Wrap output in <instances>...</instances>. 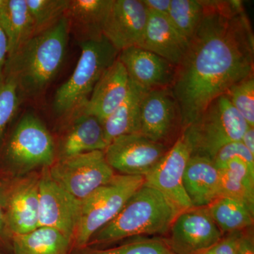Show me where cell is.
Segmentation results:
<instances>
[{"label": "cell", "instance_id": "5", "mask_svg": "<svg viewBox=\"0 0 254 254\" xmlns=\"http://www.w3.org/2000/svg\"><path fill=\"white\" fill-rule=\"evenodd\" d=\"M80 48L81 55L72 74L55 93L53 108L58 115L74 114L81 109L120 53L104 36L82 41Z\"/></svg>", "mask_w": 254, "mask_h": 254}, {"label": "cell", "instance_id": "3", "mask_svg": "<svg viewBox=\"0 0 254 254\" xmlns=\"http://www.w3.org/2000/svg\"><path fill=\"white\" fill-rule=\"evenodd\" d=\"M179 212L160 192L143 184L117 216L98 230L88 247L134 237L166 235Z\"/></svg>", "mask_w": 254, "mask_h": 254}, {"label": "cell", "instance_id": "11", "mask_svg": "<svg viewBox=\"0 0 254 254\" xmlns=\"http://www.w3.org/2000/svg\"><path fill=\"white\" fill-rule=\"evenodd\" d=\"M170 148L137 133L115 138L104 153L114 171L116 170L120 175L144 177Z\"/></svg>", "mask_w": 254, "mask_h": 254}, {"label": "cell", "instance_id": "2", "mask_svg": "<svg viewBox=\"0 0 254 254\" xmlns=\"http://www.w3.org/2000/svg\"><path fill=\"white\" fill-rule=\"evenodd\" d=\"M70 29L64 15L53 26L34 35L8 58L4 76L14 80L19 93L36 97L48 88L64 60Z\"/></svg>", "mask_w": 254, "mask_h": 254}, {"label": "cell", "instance_id": "19", "mask_svg": "<svg viewBox=\"0 0 254 254\" xmlns=\"http://www.w3.org/2000/svg\"><path fill=\"white\" fill-rule=\"evenodd\" d=\"M188 43L168 17L149 12L140 48L159 55L177 66L186 53Z\"/></svg>", "mask_w": 254, "mask_h": 254}, {"label": "cell", "instance_id": "10", "mask_svg": "<svg viewBox=\"0 0 254 254\" xmlns=\"http://www.w3.org/2000/svg\"><path fill=\"white\" fill-rule=\"evenodd\" d=\"M166 236L164 240L174 254H198L217 243L223 235L207 207H193L178 213Z\"/></svg>", "mask_w": 254, "mask_h": 254}, {"label": "cell", "instance_id": "14", "mask_svg": "<svg viewBox=\"0 0 254 254\" xmlns=\"http://www.w3.org/2000/svg\"><path fill=\"white\" fill-rule=\"evenodd\" d=\"M40 177L32 175L3 187L6 228L10 237L38 227Z\"/></svg>", "mask_w": 254, "mask_h": 254}, {"label": "cell", "instance_id": "1", "mask_svg": "<svg viewBox=\"0 0 254 254\" xmlns=\"http://www.w3.org/2000/svg\"><path fill=\"white\" fill-rule=\"evenodd\" d=\"M202 1L203 18L170 88L181 111L182 130L214 99L254 74V32L243 2Z\"/></svg>", "mask_w": 254, "mask_h": 254}, {"label": "cell", "instance_id": "8", "mask_svg": "<svg viewBox=\"0 0 254 254\" xmlns=\"http://www.w3.org/2000/svg\"><path fill=\"white\" fill-rule=\"evenodd\" d=\"M48 172L58 186L80 200L86 199L115 175L103 150L58 159Z\"/></svg>", "mask_w": 254, "mask_h": 254}, {"label": "cell", "instance_id": "35", "mask_svg": "<svg viewBox=\"0 0 254 254\" xmlns=\"http://www.w3.org/2000/svg\"><path fill=\"white\" fill-rule=\"evenodd\" d=\"M149 12L168 17L171 0H142Z\"/></svg>", "mask_w": 254, "mask_h": 254}, {"label": "cell", "instance_id": "24", "mask_svg": "<svg viewBox=\"0 0 254 254\" xmlns=\"http://www.w3.org/2000/svg\"><path fill=\"white\" fill-rule=\"evenodd\" d=\"M0 24L9 43L8 58L36 34L34 21L26 0H6L4 9L0 14Z\"/></svg>", "mask_w": 254, "mask_h": 254}, {"label": "cell", "instance_id": "7", "mask_svg": "<svg viewBox=\"0 0 254 254\" xmlns=\"http://www.w3.org/2000/svg\"><path fill=\"white\" fill-rule=\"evenodd\" d=\"M54 139L43 122L28 113L20 120L5 147V163L13 173L26 175L56 161Z\"/></svg>", "mask_w": 254, "mask_h": 254}, {"label": "cell", "instance_id": "39", "mask_svg": "<svg viewBox=\"0 0 254 254\" xmlns=\"http://www.w3.org/2000/svg\"><path fill=\"white\" fill-rule=\"evenodd\" d=\"M6 0H0V14L2 12L6 5Z\"/></svg>", "mask_w": 254, "mask_h": 254}, {"label": "cell", "instance_id": "28", "mask_svg": "<svg viewBox=\"0 0 254 254\" xmlns=\"http://www.w3.org/2000/svg\"><path fill=\"white\" fill-rule=\"evenodd\" d=\"M70 254H175L163 238L139 237L118 247L98 249L86 246L73 248Z\"/></svg>", "mask_w": 254, "mask_h": 254}, {"label": "cell", "instance_id": "26", "mask_svg": "<svg viewBox=\"0 0 254 254\" xmlns=\"http://www.w3.org/2000/svg\"><path fill=\"white\" fill-rule=\"evenodd\" d=\"M207 208L223 235L253 227L254 213L244 203L233 198L219 197Z\"/></svg>", "mask_w": 254, "mask_h": 254}, {"label": "cell", "instance_id": "27", "mask_svg": "<svg viewBox=\"0 0 254 254\" xmlns=\"http://www.w3.org/2000/svg\"><path fill=\"white\" fill-rule=\"evenodd\" d=\"M203 11L202 0H171L168 18L189 43L199 26Z\"/></svg>", "mask_w": 254, "mask_h": 254}, {"label": "cell", "instance_id": "4", "mask_svg": "<svg viewBox=\"0 0 254 254\" xmlns=\"http://www.w3.org/2000/svg\"><path fill=\"white\" fill-rule=\"evenodd\" d=\"M248 127L227 95H222L187 125L180 136L188 147L190 156L213 160L222 146L241 141Z\"/></svg>", "mask_w": 254, "mask_h": 254}, {"label": "cell", "instance_id": "21", "mask_svg": "<svg viewBox=\"0 0 254 254\" xmlns=\"http://www.w3.org/2000/svg\"><path fill=\"white\" fill-rule=\"evenodd\" d=\"M146 91L130 81L129 90L120 106L103 122L108 145L123 135L140 133L141 103Z\"/></svg>", "mask_w": 254, "mask_h": 254}, {"label": "cell", "instance_id": "38", "mask_svg": "<svg viewBox=\"0 0 254 254\" xmlns=\"http://www.w3.org/2000/svg\"><path fill=\"white\" fill-rule=\"evenodd\" d=\"M241 141L252 154L254 155V127L249 126L247 128Z\"/></svg>", "mask_w": 254, "mask_h": 254}, {"label": "cell", "instance_id": "6", "mask_svg": "<svg viewBox=\"0 0 254 254\" xmlns=\"http://www.w3.org/2000/svg\"><path fill=\"white\" fill-rule=\"evenodd\" d=\"M143 184V177L118 174L86 199L81 200L73 249L86 247L95 232L117 216L127 200Z\"/></svg>", "mask_w": 254, "mask_h": 254}, {"label": "cell", "instance_id": "18", "mask_svg": "<svg viewBox=\"0 0 254 254\" xmlns=\"http://www.w3.org/2000/svg\"><path fill=\"white\" fill-rule=\"evenodd\" d=\"M184 187L193 207L208 206L221 196L220 170L210 159L190 156L184 175Z\"/></svg>", "mask_w": 254, "mask_h": 254}, {"label": "cell", "instance_id": "22", "mask_svg": "<svg viewBox=\"0 0 254 254\" xmlns=\"http://www.w3.org/2000/svg\"><path fill=\"white\" fill-rule=\"evenodd\" d=\"M112 0H68L65 16L84 40L103 36V28Z\"/></svg>", "mask_w": 254, "mask_h": 254}, {"label": "cell", "instance_id": "25", "mask_svg": "<svg viewBox=\"0 0 254 254\" xmlns=\"http://www.w3.org/2000/svg\"><path fill=\"white\" fill-rule=\"evenodd\" d=\"M221 196L244 203L254 213V170L240 160H232L219 168Z\"/></svg>", "mask_w": 254, "mask_h": 254}, {"label": "cell", "instance_id": "23", "mask_svg": "<svg viewBox=\"0 0 254 254\" xmlns=\"http://www.w3.org/2000/svg\"><path fill=\"white\" fill-rule=\"evenodd\" d=\"M13 254H70L73 241L53 228L39 227L11 238Z\"/></svg>", "mask_w": 254, "mask_h": 254}, {"label": "cell", "instance_id": "33", "mask_svg": "<svg viewBox=\"0 0 254 254\" xmlns=\"http://www.w3.org/2000/svg\"><path fill=\"white\" fill-rule=\"evenodd\" d=\"M241 232L227 234L217 243L198 254H237V244Z\"/></svg>", "mask_w": 254, "mask_h": 254}, {"label": "cell", "instance_id": "40", "mask_svg": "<svg viewBox=\"0 0 254 254\" xmlns=\"http://www.w3.org/2000/svg\"><path fill=\"white\" fill-rule=\"evenodd\" d=\"M0 254H1V253H0Z\"/></svg>", "mask_w": 254, "mask_h": 254}, {"label": "cell", "instance_id": "16", "mask_svg": "<svg viewBox=\"0 0 254 254\" xmlns=\"http://www.w3.org/2000/svg\"><path fill=\"white\" fill-rule=\"evenodd\" d=\"M118 60L130 81L146 92L173 86L177 66L155 53L140 47H131L120 51Z\"/></svg>", "mask_w": 254, "mask_h": 254}, {"label": "cell", "instance_id": "30", "mask_svg": "<svg viewBox=\"0 0 254 254\" xmlns=\"http://www.w3.org/2000/svg\"><path fill=\"white\" fill-rule=\"evenodd\" d=\"M225 95L249 126L254 127V74L232 86Z\"/></svg>", "mask_w": 254, "mask_h": 254}, {"label": "cell", "instance_id": "15", "mask_svg": "<svg viewBox=\"0 0 254 254\" xmlns=\"http://www.w3.org/2000/svg\"><path fill=\"white\" fill-rule=\"evenodd\" d=\"M149 11L142 0H112L103 35L119 51L141 45Z\"/></svg>", "mask_w": 254, "mask_h": 254}, {"label": "cell", "instance_id": "20", "mask_svg": "<svg viewBox=\"0 0 254 254\" xmlns=\"http://www.w3.org/2000/svg\"><path fill=\"white\" fill-rule=\"evenodd\" d=\"M75 116L60 143L59 159L96 150L104 151L108 145L103 123L86 114L76 113Z\"/></svg>", "mask_w": 254, "mask_h": 254}, {"label": "cell", "instance_id": "36", "mask_svg": "<svg viewBox=\"0 0 254 254\" xmlns=\"http://www.w3.org/2000/svg\"><path fill=\"white\" fill-rule=\"evenodd\" d=\"M9 54V43L6 33L0 24V82L4 78L5 66Z\"/></svg>", "mask_w": 254, "mask_h": 254}, {"label": "cell", "instance_id": "31", "mask_svg": "<svg viewBox=\"0 0 254 254\" xmlns=\"http://www.w3.org/2000/svg\"><path fill=\"white\" fill-rule=\"evenodd\" d=\"M19 93L14 80L4 76L0 82V140L18 109Z\"/></svg>", "mask_w": 254, "mask_h": 254}, {"label": "cell", "instance_id": "13", "mask_svg": "<svg viewBox=\"0 0 254 254\" xmlns=\"http://www.w3.org/2000/svg\"><path fill=\"white\" fill-rule=\"evenodd\" d=\"M81 208V200L58 186L50 177L48 168L43 169L39 180L38 227L55 229L73 241Z\"/></svg>", "mask_w": 254, "mask_h": 254}, {"label": "cell", "instance_id": "12", "mask_svg": "<svg viewBox=\"0 0 254 254\" xmlns=\"http://www.w3.org/2000/svg\"><path fill=\"white\" fill-rule=\"evenodd\" d=\"M190 157L182 137L145 175L144 184L160 192L179 213L193 208L184 187V175Z\"/></svg>", "mask_w": 254, "mask_h": 254}, {"label": "cell", "instance_id": "9", "mask_svg": "<svg viewBox=\"0 0 254 254\" xmlns=\"http://www.w3.org/2000/svg\"><path fill=\"white\" fill-rule=\"evenodd\" d=\"M182 131L181 111L171 89L146 92L141 103L140 133L171 148Z\"/></svg>", "mask_w": 254, "mask_h": 254}, {"label": "cell", "instance_id": "37", "mask_svg": "<svg viewBox=\"0 0 254 254\" xmlns=\"http://www.w3.org/2000/svg\"><path fill=\"white\" fill-rule=\"evenodd\" d=\"M11 240V237L6 228V220H5L4 198H3V187L0 183V242H6Z\"/></svg>", "mask_w": 254, "mask_h": 254}, {"label": "cell", "instance_id": "32", "mask_svg": "<svg viewBox=\"0 0 254 254\" xmlns=\"http://www.w3.org/2000/svg\"><path fill=\"white\" fill-rule=\"evenodd\" d=\"M232 160H240L248 165L251 170H254V155L241 141L230 142L222 146L212 161L219 169Z\"/></svg>", "mask_w": 254, "mask_h": 254}, {"label": "cell", "instance_id": "34", "mask_svg": "<svg viewBox=\"0 0 254 254\" xmlns=\"http://www.w3.org/2000/svg\"><path fill=\"white\" fill-rule=\"evenodd\" d=\"M237 254H254L253 227L241 232L237 244Z\"/></svg>", "mask_w": 254, "mask_h": 254}, {"label": "cell", "instance_id": "17", "mask_svg": "<svg viewBox=\"0 0 254 254\" xmlns=\"http://www.w3.org/2000/svg\"><path fill=\"white\" fill-rule=\"evenodd\" d=\"M129 85L126 69L118 58L100 77L85 105L74 114L92 115L103 123L125 99Z\"/></svg>", "mask_w": 254, "mask_h": 254}, {"label": "cell", "instance_id": "29", "mask_svg": "<svg viewBox=\"0 0 254 254\" xmlns=\"http://www.w3.org/2000/svg\"><path fill=\"white\" fill-rule=\"evenodd\" d=\"M36 33L54 25L64 16L68 0H26Z\"/></svg>", "mask_w": 254, "mask_h": 254}]
</instances>
